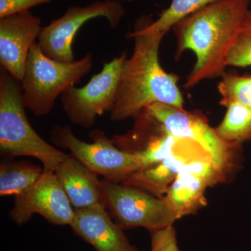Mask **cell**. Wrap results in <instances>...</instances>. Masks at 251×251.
I'll use <instances>...</instances> for the list:
<instances>
[{
	"label": "cell",
	"mask_w": 251,
	"mask_h": 251,
	"mask_svg": "<svg viewBox=\"0 0 251 251\" xmlns=\"http://www.w3.org/2000/svg\"><path fill=\"white\" fill-rule=\"evenodd\" d=\"M103 202L122 229L144 227L151 233L166 229L177 220L166 201L122 183L102 181Z\"/></svg>",
	"instance_id": "52a82bcc"
},
{
	"label": "cell",
	"mask_w": 251,
	"mask_h": 251,
	"mask_svg": "<svg viewBox=\"0 0 251 251\" xmlns=\"http://www.w3.org/2000/svg\"><path fill=\"white\" fill-rule=\"evenodd\" d=\"M50 137L54 145L69 150L74 158L91 171L112 182L121 183L142 168L138 157L117 148L103 130L90 132L93 140L91 143L77 138L69 126H54Z\"/></svg>",
	"instance_id": "8992f818"
},
{
	"label": "cell",
	"mask_w": 251,
	"mask_h": 251,
	"mask_svg": "<svg viewBox=\"0 0 251 251\" xmlns=\"http://www.w3.org/2000/svg\"><path fill=\"white\" fill-rule=\"evenodd\" d=\"M75 210L103 204L102 181L72 154L59 163L54 171Z\"/></svg>",
	"instance_id": "5bb4252c"
},
{
	"label": "cell",
	"mask_w": 251,
	"mask_h": 251,
	"mask_svg": "<svg viewBox=\"0 0 251 251\" xmlns=\"http://www.w3.org/2000/svg\"><path fill=\"white\" fill-rule=\"evenodd\" d=\"M224 106L227 110L224 120L215 128L217 135L227 143L251 141V108L234 101Z\"/></svg>",
	"instance_id": "ac0fdd59"
},
{
	"label": "cell",
	"mask_w": 251,
	"mask_h": 251,
	"mask_svg": "<svg viewBox=\"0 0 251 251\" xmlns=\"http://www.w3.org/2000/svg\"><path fill=\"white\" fill-rule=\"evenodd\" d=\"M70 226L97 251H138L130 244L123 229L112 221L103 204L75 210Z\"/></svg>",
	"instance_id": "4fadbf2b"
},
{
	"label": "cell",
	"mask_w": 251,
	"mask_h": 251,
	"mask_svg": "<svg viewBox=\"0 0 251 251\" xmlns=\"http://www.w3.org/2000/svg\"><path fill=\"white\" fill-rule=\"evenodd\" d=\"M44 168L27 162H4L0 165V196H21L44 173Z\"/></svg>",
	"instance_id": "e0dca14e"
},
{
	"label": "cell",
	"mask_w": 251,
	"mask_h": 251,
	"mask_svg": "<svg viewBox=\"0 0 251 251\" xmlns=\"http://www.w3.org/2000/svg\"><path fill=\"white\" fill-rule=\"evenodd\" d=\"M227 67H251V10L245 21L227 59Z\"/></svg>",
	"instance_id": "44dd1931"
},
{
	"label": "cell",
	"mask_w": 251,
	"mask_h": 251,
	"mask_svg": "<svg viewBox=\"0 0 251 251\" xmlns=\"http://www.w3.org/2000/svg\"><path fill=\"white\" fill-rule=\"evenodd\" d=\"M42 29L41 19L31 11L0 18V64L21 82L31 46Z\"/></svg>",
	"instance_id": "7c38bea8"
},
{
	"label": "cell",
	"mask_w": 251,
	"mask_h": 251,
	"mask_svg": "<svg viewBox=\"0 0 251 251\" xmlns=\"http://www.w3.org/2000/svg\"><path fill=\"white\" fill-rule=\"evenodd\" d=\"M166 34L144 29L139 20L126 37L134 41L133 53L124 64L110 119L124 121L135 117L154 103L184 108L178 86L179 77L168 74L159 61V49Z\"/></svg>",
	"instance_id": "7a4b0ae2"
},
{
	"label": "cell",
	"mask_w": 251,
	"mask_h": 251,
	"mask_svg": "<svg viewBox=\"0 0 251 251\" xmlns=\"http://www.w3.org/2000/svg\"><path fill=\"white\" fill-rule=\"evenodd\" d=\"M35 214L57 226H71L74 221L75 209L54 172L44 171L27 191L15 197L9 216L16 224L23 225Z\"/></svg>",
	"instance_id": "8fae6325"
},
{
	"label": "cell",
	"mask_w": 251,
	"mask_h": 251,
	"mask_svg": "<svg viewBox=\"0 0 251 251\" xmlns=\"http://www.w3.org/2000/svg\"><path fill=\"white\" fill-rule=\"evenodd\" d=\"M151 234V251H180L173 226Z\"/></svg>",
	"instance_id": "7402d4cb"
},
{
	"label": "cell",
	"mask_w": 251,
	"mask_h": 251,
	"mask_svg": "<svg viewBox=\"0 0 251 251\" xmlns=\"http://www.w3.org/2000/svg\"><path fill=\"white\" fill-rule=\"evenodd\" d=\"M251 0H218L181 20L173 26L176 38L175 58L186 50L196 56L185 88L221 77L227 59L249 11Z\"/></svg>",
	"instance_id": "6da1fadb"
},
{
	"label": "cell",
	"mask_w": 251,
	"mask_h": 251,
	"mask_svg": "<svg viewBox=\"0 0 251 251\" xmlns=\"http://www.w3.org/2000/svg\"><path fill=\"white\" fill-rule=\"evenodd\" d=\"M125 14L118 0H103L87 6L68 8L62 17L54 20L42 27L37 43L46 56L57 62H73L75 60L72 44L77 31L94 18L103 17L112 29H115Z\"/></svg>",
	"instance_id": "9c48e42d"
},
{
	"label": "cell",
	"mask_w": 251,
	"mask_h": 251,
	"mask_svg": "<svg viewBox=\"0 0 251 251\" xmlns=\"http://www.w3.org/2000/svg\"><path fill=\"white\" fill-rule=\"evenodd\" d=\"M127 58V52H124L104 64L100 72L94 75L87 85L80 88L73 86L62 94L63 110L73 123L85 128H91L97 117L112 111Z\"/></svg>",
	"instance_id": "ba28073f"
},
{
	"label": "cell",
	"mask_w": 251,
	"mask_h": 251,
	"mask_svg": "<svg viewBox=\"0 0 251 251\" xmlns=\"http://www.w3.org/2000/svg\"><path fill=\"white\" fill-rule=\"evenodd\" d=\"M146 109L173 136L191 140L201 146L227 177L239 168L241 144L221 139L201 112L162 103L153 104Z\"/></svg>",
	"instance_id": "5b68a950"
},
{
	"label": "cell",
	"mask_w": 251,
	"mask_h": 251,
	"mask_svg": "<svg viewBox=\"0 0 251 251\" xmlns=\"http://www.w3.org/2000/svg\"><path fill=\"white\" fill-rule=\"evenodd\" d=\"M208 186L204 180L181 170L163 199L178 220L206 206Z\"/></svg>",
	"instance_id": "2e32d148"
},
{
	"label": "cell",
	"mask_w": 251,
	"mask_h": 251,
	"mask_svg": "<svg viewBox=\"0 0 251 251\" xmlns=\"http://www.w3.org/2000/svg\"><path fill=\"white\" fill-rule=\"evenodd\" d=\"M221 105L234 101L251 108V75L226 72L218 85Z\"/></svg>",
	"instance_id": "ffe728a7"
},
{
	"label": "cell",
	"mask_w": 251,
	"mask_h": 251,
	"mask_svg": "<svg viewBox=\"0 0 251 251\" xmlns=\"http://www.w3.org/2000/svg\"><path fill=\"white\" fill-rule=\"evenodd\" d=\"M53 0H0V18L23 11Z\"/></svg>",
	"instance_id": "603a6c76"
},
{
	"label": "cell",
	"mask_w": 251,
	"mask_h": 251,
	"mask_svg": "<svg viewBox=\"0 0 251 251\" xmlns=\"http://www.w3.org/2000/svg\"><path fill=\"white\" fill-rule=\"evenodd\" d=\"M93 67V55L87 52L73 62L48 57L34 42L29 50L21 81L25 107L36 117L49 115L56 100L78 83Z\"/></svg>",
	"instance_id": "277c9868"
},
{
	"label": "cell",
	"mask_w": 251,
	"mask_h": 251,
	"mask_svg": "<svg viewBox=\"0 0 251 251\" xmlns=\"http://www.w3.org/2000/svg\"><path fill=\"white\" fill-rule=\"evenodd\" d=\"M135 120L134 126L128 133L114 135L111 139L117 148L138 157L141 169L201 148L191 140L180 139L168 133L146 108Z\"/></svg>",
	"instance_id": "30bf717a"
},
{
	"label": "cell",
	"mask_w": 251,
	"mask_h": 251,
	"mask_svg": "<svg viewBox=\"0 0 251 251\" xmlns=\"http://www.w3.org/2000/svg\"><path fill=\"white\" fill-rule=\"evenodd\" d=\"M21 82L0 70V153L29 156L41 162L44 171L54 172L67 156L48 143L31 126L26 115Z\"/></svg>",
	"instance_id": "3957f363"
},
{
	"label": "cell",
	"mask_w": 251,
	"mask_h": 251,
	"mask_svg": "<svg viewBox=\"0 0 251 251\" xmlns=\"http://www.w3.org/2000/svg\"><path fill=\"white\" fill-rule=\"evenodd\" d=\"M204 155L209 154L201 148L179 153L153 166L134 172L121 183L140 188L163 199L184 165L191 160Z\"/></svg>",
	"instance_id": "9a60e30c"
},
{
	"label": "cell",
	"mask_w": 251,
	"mask_h": 251,
	"mask_svg": "<svg viewBox=\"0 0 251 251\" xmlns=\"http://www.w3.org/2000/svg\"><path fill=\"white\" fill-rule=\"evenodd\" d=\"M218 0H172L156 21L143 16L139 21L145 31L166 34L176 23Z\"/></svg>",
	"instance_id": "d6986e66"
}]
</instances>
